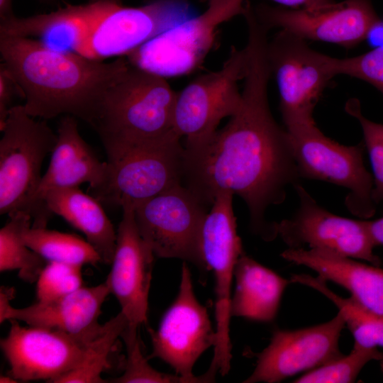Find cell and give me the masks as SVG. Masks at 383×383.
Instances as JSON below:
<instances>
[{"label": "cell", "instance_id": "30", "mask_svg": "<svg viewBox=\"0 0 383 383\" xmlns=\"http://www.w3.org/2000/svg\"><path fill=\"white\" fill-rule=\"evenodd\" d=\"M138 328L128 322L121 334L126 350V361L123 374L111 382L189 383L187 379L177 374L160 372L150 365L142 350Z\"/></svg>", "mask_w": 383, "mask_h": 383}, {"label": "cell", "instance_id": "21", "mask_svg": "<svg viewBox=\"0 0 383 383\" xmlns=\"http://www.w3.org/2000/svg\"><path fill=\"white\" fill-rule=\"evenodd\" d=\"M281 256L343 287L367 310L383 316V270L379 266L318 249L287 248Z\"/></svg>", "mask_w": 383, "mask_h": 383}, {"label": "cell", "instance_id": "18", "mask_svg": "<svg viewBox=\"0 0 383 383\" xmlns=\"http://www.w3.org/2000/svg\"><path fill=\"white\" fill-rule=\"evenodd\" d=\"M122 211L111 270L106 280L128 322L140 326L148 321V295L155 256L138 231L134 209L123 207Z\"/></svg>", "mask_w": 383, "mask_h": 383}, {"label": "cell", "instance_id": "40", "mask_svg": "<svg viewBox=\"0 0 383 383\" xmlns=\"http://www.w3.org/2000/svg\"><path fill=\"white\" fill-rule=\"evenodd\" d=\"M202 2L209 1V0H200Z\"/></svg>", "mask_w": 383, "mask_h": 383}, {"label": "cell", "instance_id": "23", "mask_svg": "<svg viewBox=\"0 0 383 383\" xmlns=\"http://www.w3.org/2000/svg\"><path fill=\"white\" fill-rule=\"evenodd\" d=\"M235 288L230 301L231 316L270 322L278 312L283 294L292 283L244 252L234 270Z\"/></svg>", "mask_w": 383, "mask_h": 383}, {"label": "cell", "instance_id": "32", "mask_svg": "<svg viewBox=\"0 0 383 383\" xmlns=\"http://www.w3.org/2000/svg\"><path fill=\"white\" fill-rule=\"evenodd\" d=\"M82 283V266L48 262L36 280L38 301L67 296L83 287Z\"/></svg>", "mask_w": 383, "mask_h": 383}, {"label": "cell", "instance_id": "25", "mask_svg": "<svg viewBox=\"0 0 383 383\" xmlns=\"http://www.w3.org/2000/svg\"><path fill=\"white\" fill-rule=\"evenodd\" d=\"M290 280L292 283L313 288L329 299L343 317L345 326L354 337V344L368 348H383V316L369 311L351 296L345 299L339 296L327 287L326 281L318 276L293 274Z\"/></svg>", "mask_w": 383, "mask_h": 383}, {"label": "cell", "instance_id": "11", "mask_svg": "<svg viewBox=\"0 0 383 383\" xmlns=\"http://www.w3.org/2000/svg\"><path fill=\"white\" fill-rule=\"evenodd\" d=\"M246 65L245 48L233 47L220 70L199 76L177 93L174 125L185 138L184 146L209 138L224 118L236 112L242 98L239 82L245 77Z\"/></svg>", "mask_w": 383, "mask_h": 383}, {"label": "cell", "instance_id": "10", "mask_svg": "<svg viewBox=\"0 0 383 383\" xmlns=\"http://www.w3.org/2000/svg\"><path fill=\"white\" fill-rule=\"evenodd\" d=\"M233 196L230 192H221L216 196L205 217L201 235L203 257L215 278L216 342L209 367L222 376L226 375L231 369V289L235 265L243 253L237 233Z\"/></svg>", "mask_w": 383, "mask_h": 383}, {"label": "cell", "instance_id": "34", "mask_svg": "<svg viewBox=\"0 0 383 383\" xmlns=\"http://www.w3.org/2000/svg\"><path fill=\"white\" fill-rule=\"evenodd\" d=\"M22 93L17 84L8 72L4 64L0 66V129L3 128L10 109L13 97Z\"/></svg>", "mask_w": 383, "mask_h": 383}, {"label": "cell", "instance_id": "13", "mask_svg": "<svg viewBox=\"0 0 383 383\" xmlns=\"http://www.w3.org/2000/svg\"><path fill=\"white\" fill-rule=\"evenodd\" d=\"M194 15L187 0H154L137 7L126 6L121 1L109 10L71 51L98 60L126 55Z\"/></svg>", "mask_w": 383, "mask_h": 383}, {"label": "cell", "instance_id": "22", "mask_svg": "<svg viewBox=\"0 0 383 383\" xmlns=\"http://www.w3.org/2000/svg\"><path fill=\"white\" fill-rule=\"evenodd\" d=\"M122 0H89L81 5H69L50 13L26 18L15 16L1 20L0 34L40 37L48 46L62 50L72 47L113 6Z\"/></svg>", "mask_w": 383, "mask_h": 383}, {"label": "cell", "instance_id": "15", "mask_svg": "<svg viewBox=\"0 0 383 383\" xmlns=\"http://www.w3.org/2000/svg\"><path fill=\"white\" fill-rule=\"evenodd\" d=\"M257 19L269 30L279 28L304 40L353 48L365 40L379 18L371 0H344L299 9L260 4Z\"/></svg>", "mask_w": 383, "mask_h": 383}, {"label": "cell", "instance_id": "2", "mask_svg": "<svg viewBox=\"0 0 383 383\" xmlns=\"http://www.w3.org/2000/svg\"><path fill=\"white\" fill-rule=\"evenodd\" d=\"M0 52L29 116L50 119L66 114L92 127L109 89L130 65L126 58L105 63L30 37L1 34Z\"/></svg>", "mask_w": 383, "mask_h": 383}, {"label": "cell", "instance_id": "20", "mask_svg": "<svg viewBox=\"0 0 383 383\" xmlns=\"http://www.w3.org/2000/svg\"><path fill=\"white\" fill-rule=\"evenodd\" d=\"M57 135L50 165L35 196L38 207L48 218L52 213L43 199L48 192L57 188L79 187L82 183H88V191L91 192L103 184L108 170L107 162L101 161L80 135L75 117H63Z\"/></svg>", "mask_w": 383, "mask_h": 383}, {"label": "cell", "instance_id": "12", "mask_svg": "<svg viewBox=\"0 0 383 383\" xmlns=\"http://www.w3.org/2000/svg\"><path fill=\"white\" fill-rule=\"evenodd\" d=\"M152 346L150 357H157L170 365L177 374L189 383L212 382L207 372L194 376L193 367L199 357L216 342L206 308L196 299L187 264L182 267L177 298L164 313L157 330L148 328Z\"/></svg>", "mask_w": 383, "mask_h": 383}, {"label": "cell", "instance_id": "3", "mask_svg": "<svg viewBox=\"0 0 383 383\" xmlns=\"http://www.w3.org/2000/svg\"><path fill=\"white\" fill-rule=\"evenodd\" d=\"M176 96L166 78L130 63L106 93L93 126L106 152L177 133L174 125Z\"/></svg>", "mask_w": 383, "mask_h": 383}, {"label": "cell", "instance_id": "41", "mask_svg": "<svg viewBox=\"0 0 383 383\" xmlns=\"http://www.w3.org/2000/svg\"></svg>", "mask_w": 383, "mask_h": 383}, {"label": "cell", "instance_id": "39", "mask_svg": "<svg viewBox=\"0 0 383 383\" xmlns=\"http://www.w3.org/2000/svg\"><path fill=\"white\" fill-rule=\"evenodd\" d=\"M0 382L1 383H5V382H18L16 379L13 378L11 376H1L0 377Z\"/></svg>", "mask_w": 383, "mask_h": 383}, {"label": "cell", "instance_id": "14", "mask_svg": "<svg viewBox=\"0 0 383 383\" xmlns=\"http://www.w3.org/2000/svg\"><path fill=\"white\" fill-rule=\"evenodd\" d=\"M299 199L295 214L275 223L288 248L318 249L380 266L367 219L355 220L334 214L321 206L299 183L294 186Z\"/></svg>", "mask_w": 383, "mask_h": 383}, {"label": "cell", "instance_id": "26", "mask_svg": "<svg viewBox=\"0 0 383 383\" xmlns=\"http://www.w3.org/2000/svg\"><path fill=\"white\" fill-rule=\"evenodd\" d=\"M9 220L0 230V271L16 270L21 279L36 282L48 262L25 243L23 233L32 226L31 216L23 211L9 215Z\"/></svg>", "mask_w": 383, "mask_h": 383}, {"label": "cell", "instance_id": "8", "mask_svg": "<svg viewBox=\"0 0 383 383\" xmlns=\"http://www.w3.org/2000/svg\"><path fill=\"white\" fill-rule=\"evenodd\" d=\"M208 211L209 207L182 184L134 209L138 231L155 257L189 262L203 274L209 271L201 247Z\"/></svg>", "mask_w": 383, "mask_h": 383}, {"label": "cell", "instance_id": "38", "mask_svg": "<svg viewBox=\"0 0 383 383\" xmlns=\"http://www.w3.org/2000/svg\"><path fill=\"white\" fill-rule=\"evenodd\" d=\"M14 16L11 11V0H0L1 20L9 18Z\"/></svg>", "mask_w": 383, "mask_h": 383}, {"label": "cell", "instance_id": "24", "mask_svg": "<svg viewBox=\"0 0 383 383\" xmlns=\"http://www.w3.org/2000/svg\"><path fill=\"white\" fill-rule=\"evenodd\" d=\"M43 199L52 213L62 217L85 235L103 262L111 263L116 231L96 199L79 187H67L50 190Z\"/></svg>", "mask_w": 383, "mask_h": 383}, {"label": "cell", "instance_id": "5", "mask_svg": "<svg viewBox=\"0 0 383 383\" xmlns=\"http://www.w3.org/2000/svg\"><path fill=\"white\" fill-rule=\"evenodd\" d=\"M174 133L166 138L106 151L108 170L103 184L91 195L100 203L135 209L182 184L184 147Z\"/></svg>", "mask_w": 383, "mask_h": 383}, {"label": "cell", "instance_id": "19", "mask_svg": "<svg viewBox=\"0 0 383 383\" xmlns=\"http://www.w3.org/2000/svg\"><path fill=\"white\" fill-rule=\"evenodd\" d=\"M13 289L1 287L0 322L17 320L28 326L58 331L71 335H84L98 331L101 306L111 294L106 280L91 287H82L61 298L37 301L24 308H13L9 303Z\"/></svg>", "mask_w": 383, "mask_h": 383}, {"label": "cell", "instance_id": "6", "mask_svg": "<svg viewBox=\"0 0 383 383\" xmlns=\"http://www.w3.org/2000/svg\"><path fill=\"white\" fill-rule=\"evenodd\" d=\"M299 176L327 182L348 190L345 204L362 219L375 213L373 177L364 162L363 142L344 145L326 136L316 124L287 131Z\"/></svg>", "mask_w": 383, "mask_h": 383}, {"label": "cell", "instance_id": "33", "mask_svg": "<svg viewBox=\"0 0 383 383\" xmlns=\"http://www.w3.org/2000/svg\"><path fill=\"white\" fill-rule=\"evenodd\" d=\"M336 75L345 74L363 80L383 94V47L361 55L333 59Z\"/></svg>", "mask_w": 383, "mask_h": 383}, {"label": "cell", "instance_id": "27", "mask_svg": "<svg viewBox=\"0 0 383 383\" xmlns=\"http://www.w3.org/2000/svg\"><path fill=\"white\" fill-rule=\"evenodd\" d=\"M23 237L27 246L47 262L82 267L102 262L93 246L75 235L31 226L24 231Z\"/></svg>", "mask_w": 383, "mask_h": 383}, {"label": "cell", "instance_id": "7", "mask_svg": "<svg viewBox=\"0 0 383 383\" xmlns=\"http://www.w3.org/2000/svg\"><path fill=\"white\" fill-rule=\"evenodd\" d=\"M267 57L278 85L285 129L316 124L314 108L337 76L334 57L311 48L305 40L283 30L268 41Z\"/></svg>", "mask_w": 383, "mask_h": 383}, {"label": "cell", "instance_id": "31", "mask_svg": "<svg viewBox=\"0 0 383 383\" xmlns=\"http://www.w3.org/2000/svg\"><path fill=\"white\" fill-rule=\"evenodd\" d=\"M345 109L358 121L361 126L363 143L368 152L373 172L372 198L377 205L383 203V124L367 118L362 113L360 103L357 99H349Z\"/></svg>", "mask_w": 383, "mask_h": 383}, {"label": "cell", "instance_id": "1", "mask_svg": "<svg viewBox=\"0 0 383 383\" xmlns=\"http://www.w3.org/2000/svg\"><path fill=\"white\" fill-rule=\"evenodd\" d=\"M267 33L248 32L246 72L240 104L227 124L206 140L184 147L182 184L209 208L221 192L246 204L253 231L265 240L277 235L265 218L269 206L282 204L288 186L301 178L289 134L270 109L272 74Z\"/></svg>", "mask_w": 383, "mask_h": 383}, {"label": "cell", "instance_id": "16", "mask_svg": "<svg viewBox=\"0 0 383 383\" xmlns=\"http://www.w3.org/2000/svg\"><path fill=\"white\" fill-rule=\"evenodd\" d=\"M7 336L1 340V350L9 365V375L18 381L52 382L75 369L82 362L94 333L71 335L52 329L24 327L10 320Z\"/></svg>", "mask_w": 383, "mask_h": 383}, {"label": "cell", "instance_id": "35", "mask_svg": "<svg viewBox=\"0 0 383 383\" xmlns=\"http://www.w3.org/2000/svg\"><path fill=\"white\" fill-rule=\"evenodd\" d=\"M365 40L372 49L383 47V18H379L369 29Z\"/></svg>", "mask_w": 383, "mask_h": 383}, {"label": "cell", "instance_id": "17", "mask_svg": "<svg viewBox=\"0 0 383 383\" xmlns=\"http://www.w3.org/2000/svg\"><path fill=\"white\" fill-rule=\"evenodd\" d=\"M345 326V320L338 312L319 325L275 330L270 344L257 354L253 372L243 382H279L338 357L343 355L339 340Z\"/></svg>", "mask_w": 383, "mask_h": 383}, {"label": "cell", "instance_id": "37", "mask_svg": "<svg viewBox=\"0 0 383 383\" xmlns=\"http://www.w3.org/2000/svg\"><path fill=\"white\" fill-rule=\"evenodd\" d=\"M367 226L370 234L376 245H383V216L373 220H366Z\"/></svg>", "mask_w": 383, "mask_h": 383}, {"label": "cell", "instance_id": "9", "mask_svg": "<svg viewBox=\"0 0 383 383\" xmlns=\"http://www.w3.org/2000/svg\"><path fill=\"white\" fill-rule=\"evenodd\" d=\"M247 0H209L207 9L133 50V65L162 77L189 74L201 65L214 43L218 27L242 15Z\"/></svg>", "mask_w": 383, "mask_h": 383}, {"label": "cell", "instance_id": "36", "mask_svg": "<svg viewBox=\"0 0 383 383\" xmlns=\"http://www.w3.org/2000/svg\"><path fill=\"white\" fill-rule=\"evenodd\" d=\"M275 2L279 6L289 9H299L314 6L329 2L333 0H269Z\"/></svg>", "mask_w": 383, "mask_h": 383}, {"label": "cell", "instance_id": "4", "mask_svg": "<svg viewBox=\"0 0 383 383\" xmlns=\"http://www.w3.org/2000/svg\"><path fill=\"white\" fill-rule=\"evenodd\" d=\"M0 131V213L23 211L32 227H46L48 218L40 209L35 196L41 182V167L57 140L45 121H37L13 106Z\"/></svg>", "mask_w": 383, "mask_h": 383}, {"label": "cell", "instance_id": "29", "mask_svg": "<svg viewBox=\"0 0 383 383\" xmlns=\"http://www.w3.org/2000/svg\"><path fill=\"white\" fill-rule=\"evenodd\" d=\"M383 353L377 348L354 344L350 353L306 372L295 379V383L354 382L365 365L372 360H382Z\"/></svg>", "mask_w": 383, "mask_h": 383}, {"label": "cell", "instance_id": "28", "mask_svg": "<svg viewBox=\"0 0 383 383\" xmlns=\"http://www.w3.org/2000/svg\"><path fill=\"white\" fill-rule=\"evenodd\" d=\"M128 321L120 311L102 327L90 341L81 363L73 370L57 378L53 383H102L106 382L101 374L111 351Z\"/></svg>", "mask_w": 383, "mask_h": 383}]
</instances>
